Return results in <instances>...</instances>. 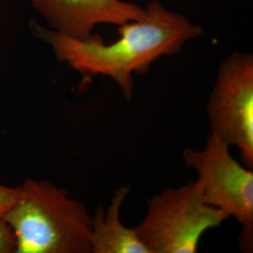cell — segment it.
<instances>
[{
	"instance_id": "obj_1",
	"label": "cell",
	"mask_w": 253,
	"mask_h": 253,
	"mask_svg": "<svg viewBox=\"0 0 253 253\" xmlns=\"http://www.w3.org/2000/svg\"><path fill=\"white\" fill-rule=\"evenodd\" d=\"M145 9L144 18L119 26V39L109 44L99 35L76 40L39 26L37 36L54 49L59 61L69 64L76 72L111 78L130 101L133 73H148L160 57L179 54L187 42L204 33L201 26L183 14L165 9L158 0H151Z\"/></svg>"
},
{
	"instance_id": "obj_2",
	"label": "cell",
	"mask_w": 253,
	"mask_h": 253,
	"mask_svg": "<svg viewBox=\"0 0 253 253\" xmlns=\"http://www.w3.org/2000/svg\"><path fill=\"white\" fill-rule=\"evenodd\" d=\"M1 216L16 236V253H90L92 217L84 204L49 181L28 179Z\"/></svg>"
},
{
	"instance_id": "obj_3",
	"label": "cell",
	"mask_w": 253,
	"mask_h": 253,
	"mask_svg": "<svg viewBox=\"0 0 253 253\" xmlns=\"http://www.w3.org/2000/svg\"><path fill=\"white\" fill-rule=\"evenodd\" d=\"M229 217L206 202L199 181H190L148 200L145 218L133 228L149 253H195L205 233Z\"/></svg>"
},
{
	"instance_id": "obj_4",
	"label": "cell",
	"mask_w": 253,
	"mask_h": 253,
	"mask_svg": "<svg viewBox=\"0 0 253 253\" xmlns=\"http://www.w3.org/2000/svg\"><path fill=\"white\" fill-rule=\"evenodd\" d=\"M182 156L187 167L198 173L206 202L235 217L242 227L238 240L241 251L253 250V169L234 159L229 146L212 133L204 149L187 148Z\"/></svg>"
},
{
	"instance_id": "obj_5",
	"label": "cell",
	"mask_w": 253,
	"mask_h": 253,
	"mask_svg": "<svg viewBox=\"0 0 253 253\" xmlns=\"http://www.w3.org/2000/svg\"><path fill=\"white\" fill-rule=\"evenodd\" d=\"M207 113L210 133L236 146L243 165L253 169V54L235 52L219 64Z\"/></svg>"
},
{
	"instance_id": "obj_6",
	"label": "cell",
	"mask_w": 253,
	"mask_h": 253,
	"mask_svg": "<svg viewBox=\"0 0 253 253\" xmlns=\"http://www.w3.org/2000/svg\"><path fill=\"white\" fill-rule=\"evenodd\" d=\"M55 31L86 40L97 25L121 26L144 18L146 9L123 0H31Z\"/></svg>"
},
{
	"instance_id": "obj_7",
	"label": "cell",
	"mask_w": 253,
	"mask_h": 253,
	"mask_svg": "<svg viewBox=\"0 0 253 253\" xmlns=\"http://www.w3.org/2000/svg\"><path fill=\"white\" fill-rule=\"evenodd\" d=\"M129 190V185L116 190L106 210L97 207L92 217L91 253H149L134 228L125 226L119 218L122 204Z\"/></svg>"
},
{
	"instance_id": "obj_8",
	"label": "cell",
	"mask_w": 253,
	"mask_h": 253,
	"mask_svg": "<svg viewBox=\"0 0 253 253\" xmlns=\"http://www.w3.org/2000/svg\"><path fill=\"white\" fill-rule=\"evenodd\" d=\"M16 236L9 223L0 216V253H16Z\"/></svg>"
},
{
	"instance_id": "obj_9",
	"label": "cell",
	"mask_w": 253,
	"mask_h": 253,
	"mask_svg": "<svg viewBox=\"0 0 253 253\" xmlns=\"http://www.w3.org/2000/svg\"><path fill=\"white\" fill-rule=\"evenodd\" d=\"M22 195L20 187L10 188L0 184V216L4 214Z\"/></svg>"
}]
</instances>
